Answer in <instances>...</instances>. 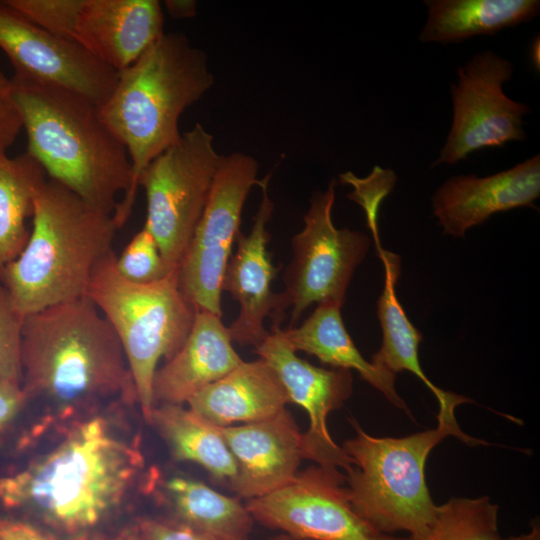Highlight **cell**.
<instances>
[{
  "instance_id": "obj_24",
  "label": "cell",
  "mask_w": 540,
  "mask_h": 540,
  "mask_svg": "<svg viewBox=\"0 0 540 540\" xmlns=\"http://www.w3.org/2000/svg\"><path fill=\"white\" fill-rule=\"evenodd\" d=\"M427 20L419 40L459 43L477 35L529 22L539 14V0H425Z\"/></svg>"
},
{
  "instance_id": "obj_33",
  "label": "cell",
  "mask_w": 540,
  "mask_h": 540,
  "mask_svg": "<svg viewBox=\"0 0 540 540\" xmlns=\"http://www.w3.org/2000/svg\"><path fill=\"white\" fill-rule=\"evenodd\" d=\"M135 525L140 540H221L172 519L146 517Z\"/></svg>"
},
{
  "instance_id": "obj_32",
  "label": "cell",
  "mask_w": 540,
  "mask_h": 540,
  "mask_svg": "<svg viewBox=\"0 0 540 540\" xmlns=\"http://www.w3.org/2000/svg\"><path fill=\"white\" fill-rule=\"evenodd\" d=\"M23 129L13 98L11 80L0 71V161L8 157V149Z\"/></svg>"
},
{
  "instance_id": "obj_6",
  "label": "cell",
  "mask_w": 540,
  "mask_h": 540,
  "mask_svg": "<svg viewBox=\"0 0 540 540\" xmlns=\"http://www.w3.org/2000/svg\"><path fill=\"white\" fill-rule=\"evenodd\" d=\"M436 428L404 437H375L353 421L356 435L342 449L352 459L345 484L355 511L381 533L419 536L434 520L438 505L429 492L425 465L431 450L448 436L488 445L465 434L455 415H438Z\"/></svg>"
},
{
  "instance_id": "obj_2",
  "label": "cell",
  "mask_w": 540,
  "mask_h": 540,
  "mask_svg": "<svg viewBox=\"0 0 540 540\" xmlns=\"http://www.w3.org/2000/svg\"><path fill=\"white\" fill-rule=\"evenodd\" d=\"M21 364L28 401L43 399L48 407L23 439L24 447L99 412L105 402H137L118 336L87 296L24 317Z\"/></svg>"
},
{
  "instance_id": "obj_5",
  "label": "cell",
  "mask_w": 540,
  "mask_h": 540,
  "mask_svg": "<svg viewBox=\"0 0 540 540\" xmlns=\"http://www.w3.org/2000/svg\"><path fill=\"white\" fill-rule=\"evenodd\" d=\"M213 84L207 54L178 32L164 33L118 72L115 88L99 112L127 149L136 190L147 166L180 140L181 114Z\"/></svg>"
},
{
  "instance_id": "obj_29",
  "label": "cell",
  "mask_w": 540,
  "mask_h": 540,
  "mask_svg": "<svg viewBox=\"0 0 540 540\" xmlns=\"http://www.w3.org/2000/svg\"><path fill=\"white\" fill-rule=\"evenodd\" d=\"M4 1L42 29L56 36L75 41V28L84 0Z\"/></svg>"
},
{
  "instance_id": "obj_36",
  "label": "cell",
  "mask_w": 540,
  "mask_h": 540,
  "mask_svg": "<svg viewBox=\"0 0 540 540\" xmlns=\"http://www.w3.org/2000/svg\"><path fill=\"white\" fill-rule=\"evenodd\" d=\"M196 2L193 0H166L165 7L174 19L191 18L196 15Z\"/></svg>"
},
{
  "instance_id": "obj_34",
  "label": "cell",
  "mask_w": 540,
  "mask_h": 540,
  "mask_svg": "<svg viewBox=\"0 0 540 540\" xmlns=\"http://www.w3.org/2000/svg\"><path fill=\"white\" fill-rule=\"evenodd\" d=\"M27 402L20 381L0 383V445Z\"/></svg>"
},
{
  "instance_id": "obj_21",
  "label": "cell",
  "mask_w": 540,
  "mask_h": 540,
  "mask_svg": "<svg viewBox=\"0 0 540 540\" xmlns=\"http://www.w3.org/2000/svg\"><path fill=\"white\" fill-rule=\"evenodd\" d=\"M171 512L172 520L221 540H248L254 519L237 496L224 495L195 479L163 478L150 470L143 483Z\"/></svg>"
},
{
  "instance_id": "obj_38",
  "label": "cell",
  "mask_w": 540,
  "mask_h": 540,
  "mask_svg": "<svg viewBox=\"0 0 540 540\" xmlns=\"http://www.w3.org/2000/svg\"><path fill=\"white\" fill-rule=\"evenodd\" d=\"M113 540H140L136 525L124 527L118 532Z\"/></svg>"
},
{
  "instance_id": "obj_23",
  "label": "cell",
  "mask_w": 540,
  "mask_h": 540,
  "mask_svg": "<svg viewBox=\"0 0 540 540\" xmlns=\"http://www.w3.org/2000/svg\"><path fill=\"white\" fill-rule=\"evenodd\" d=\"M342 306L335 301L320 302L300 326L281 329V334L295 352L302 351L315 356L332 368L357 371L390 403L412 417L396 391V375L375 367L354 344L342 320Z\"/></svg>"
},
{
  "instance_id": "obj_15",
  "label": "cell",
  "mask_w": 540,
  "mask_h": 540,
  "mask_svg": "<svg viewBox=\"0 0 540 540\" xmlns=\"http://www.w3.org/2000/svg\"><path fill=\"white\" fill-rule=\"evenodd\" d=\"M271 174L259 180L262 199L247 235L239 233L236 252L231 255L221 283V290L229 292L239 303L237 318L228 327L232 341L240 345L258 347L268 336L264 326L266 317L280 324L287 309L282 293L272 291V281L278 269L272 265L267 244L270 234L266 229L274 203L268 195Z\"/></svg>"
},
{
  "instance_id": "obj_39",
  "label": "cell",
  "mask_w": 540,
  "mask_h": 540,
  "mask_svg": "<svg viewBox=\"0 0 540 540\" xmlns=\"http://www.w3.org/2000/svg\"><path fill=\"white\" fill-rule=\"evenodd\" d=\"M532 61L534 67L539 70V37L537 36L532 43Z\"/></svg>"
},
{
  "instance_id": "obj_11",
  "label": "cell",
  "mask_w": 540,
  "mask_h": 540,
  "mask_svg": "<svg viewBox=\"0 0 540 540\" xmlns=\"http://www.w3.org/2000/svg\"><path fill=\"white\" fill-rule=\"evenodd\" d=\"M456 74L458 81L450 87L452 125L432 167L454 165L475 151L526 140L523 117L531 108L503 90L514 74L510 60L492 50L477 52L457 67Z\"/></svg>"
},
{
  "instance_id": "obj_35",
  "label": "cell",
  "mask_w": 540,
  "mask_h": 540,
  "mask_svg": "<svg viewBox=\"0 0 540 540\" xmlns=\"http://www.w3.org/2000/svg\"><path fill=\"white\" fill-rule=\"evenodd\" d=\"M0 540H59L30 522L0 516Z\"/></svg>"
},
{
  "instance_id": "obj_9",
  "label": "cell",
  "mask_w": 540,
  "mask_h": 540,
  "mask_svg": "<svg viewBox=\"0 0 540 540\" xmlns=\"http://www.w3.org/2000/svg\"><path fill=\"white\" fill-rule=\"evenodd\" d=\"M250 155H222L202 215L178 267L180 289L197 310L222 317L221 283L240 233L247 196L258 185Z\"/></svg>"
},
{
  "instance_id": "obj_30",
  "label": "cell",
  "mask_w": 540,
  "mask_h": 540,
  "mask_svg": "<svg viewBox=\"0 0 540 540\" xmlns=\"http://www.w3.org/2000/svg\"><path fill=\"white\" fill-rule=\"evenodd\" d=\"M24 317L0 282V383L22 382L21 344Z\"/></svg>"
},
{
  "instance_id": "obj_40",
  "label": "cell",
  "mask_w": 540,
  "mask_h": 540,
  "mask_svg": "<svg viewBox=\"0 0 540 540\" xmlns=\"http://www.w3.org/2000/svg\"><path fill=\"white\" fill-rule=\"evenodd\" d=\"M270 540H301V539H296V538H294L292 536H289V535L283 533V534H280L278 536H275V537L271 538Z\"/></svg>"
},
{
  "instance_id": "obj_18",
  "label": "cell",
  "mask_w": 540,
  "mask_h": 540,
  "mask_svg": "<svg viewBox=\"0 0 540 540\" xmlns=\"http://www.w3.org/2000/svg\"><path fill=\"white\" fill-rule=\"evenodd\" d=\"M163 25L157 0H84L74 40L120 72L164 34Z\"/></svg>"
},
{
  "instance_id": "obj_20",
  "label": "cell",
  "mask_w": 540,
  "mask_h": 540,
  "mask_svg": "<svg viewBox=\"0 0 540 540\" xmlns=\"http://www.w3.org/2000/svg\"><path fill=\"white\" fill-rule=\"evenodd\" d=\"M290 403L275 370L262 358L243 361L187 402L189 408L218 427L271 418Z\"/></svg>"
},
{
  "instance_id": "obj_25",
  "label": "cell",
  "mask_w": 540,
  "mask_h": 540,
  "mask_svg": "<svg viewBox=\"0 0 540 540\" xmlns=\"http://www.w3.org/2000/svg\"><path fill=\"white\" fill-rule=\"evenodd\" d=\"M151 425L168 446L173 460L196 463L231 487L236 463L218 426L189 407L167 403L155 405Z\"/></svg>"
},
{
  "instance_id": "obj_26",
  "label": "cell",
  "mask_w": 540,
  "mask_h": 540,
  "mask_svg": "<svg viewBox=\"0 0 540 540\" xmlns=\"http://www.w3.org/2000/svg\"><path fill=\"white\" fill-rule=\"evenodd\" d=\"M46 174L28 153L0 161V273L24 249L34 198Z\"/></svg>"
},
{
  "instance_id": "obj_3",
  "label": "cell",
  "mask_w": 540,
  "mask_h": 540,
  "mask_svg": "<svg viewBox=\"0 0 540 540\" xmlns=\"http://www.w3.org/2000/svg\"><path fill=\"white\" fill-rule=\"evenodd\" d=\"M13 98L27 136V151L49 179L121 228L136 189L127 149L102 120L99 106L72 91L12 77Z\"/></svg>"
},
{
  "instance_id": "obj_17",
  "label": "cell",
  "mask_w": 540,
  "mask_h": 540,
  "mask_svg": "<svg viewBox=\"0 0 540 540\" xmlns=\"http://www.w3.org/2000/svg\"><path fill=\"white\" fill-rule=\"evenodd\" d=\"M540 196V156L486 177L458 175L448 178L434 193L433 215L444 232L464 237L468 229L495 213L533 207Z\"/></svg>"
},
{
  "instance_id": "obj_13",
  "label": "cell",
  "mask_w": 540,
  "mask_h": 540,
  "mask_svg": "<svg viewBox=\"0 0 540 540\" xmlns=\"http://www.w3.org/2000/svg\"><path fill=\"white\" fill-rule=\"evenodd\" d=\"M0 48L14 67L13 77L63 88L96 105L110 96L118 72L73 40L35 25L0 1Z\"/></svg>"
},
{
  "instance_id": "obj_12",
  "label": "cell",
  "mask_w": 540,
  "mask_h": 540,
  "mask_svg": "<svg viewBox=\"0 0 540 540\" xmlns=\"http://www.w3.org/2000/svg\"><path fill=\"white\" fill-rule=\"evenodd\" d=\"M254 521L301 540H407L376 530L353 508L345 475L312 465L285 486L245 503Z\"/></svg>"
},
{
  "instance_id": "obj_19",
  "label": "cell",
  "mask_w": 540,
  "mask_h": 540,
  "mask_svg": "<svg viewBox=\"0 0 540 540\" xmlns=\"http://www.w3.org/2000/svg\"><path fill=\"white\" fill-rule=\"evenodd\" d=\"M242 362L222 317L207 310H197L181 349L155 372L154 405H183Z\"/></svg>"
},
{
  "instance_id": "obj_1",
  "label": "cell",
  "mask_w": 540,
  "mask_h": 540,
  "mask_svg": "<svg viewBox=\"0 0 540 540\" xmlns=\"http://www.w3.org/2000/svg\"><path fill=\"white\" fill-rule=\"evenodd\" d=\"M58 443L24 467L0 473V504L27 511L71 540L116 515L137 483L144 457L115 420L97 412L56 433Z\"/></svg>"
},
{
  "instance_id": "obj_7",
  "label": "cell",
  "mask_w": 540,
  "mask_h": 540,
  "mask_svg": "<svg viewBox=\"0 0 540 540\" xmlns=\"http://www.w3.org/2000/svg\"><path fill=\"white\" fill-rule=\"evenodd\" d=\"M112 251L96 267L86 296L110 323L123 348L143 418L151 424L153 379L186 341L197 309L183 294L178 269L146 284L123 278Z\"/></svg>"
},
{
  "instance_id": "obj_4",
  "label": "cell",
  "mask_w": 540,
  "mask_h": 540,
  "mask_svg": "<svg viewBox=\"0 0 540 540\" xmlns=\"http://www.w3.org/2000/svg\"><path fill=\"white\" fill-rule=\"evenodd\" d=\"M118 229L113 214L46 179L34 198L29 239L0 273L15 309L27 316L86 296L96 267L113 251Z\"/></svg>"
},
{
  "instance_id": "obj_10",
  "label": "cell",
  "mask_w": 540,
  "mask_h": 540,
  "mask_svg": "<svg viewBox=\"0 0 540 540\" xmlns=\"http://www.w3.org/2000/svg\"><path fill=\"white\" fill-rule=\"evenodd\" d=\"M335 187L332 179L326 191L310 198L304 228L292 238V258L284 271L282 292L287 308H291L290 327L313 303L344 304L352 276L371 244L360 231L334 226Z\"/></svg>"
},
{
  "instance_id": "obj_22",
  "label": "cell",
  "mask_w": 540,
  "mask_h": 540,
  "mask_svg": "<svg viewBox=\"0 0 540 540\" xmlns=\"http://www.w3.org/2000/svg\"><path fill=\"white\" fill-rule=\"evenodd\" d=\"M378 255L382 261L385 281L382 294L377 301V316L382 330V344L372 355L371 363L387 372L395 374L409 371L417 376L435 395L439 402L438 413H455L458 405L471 402L464 396L447 392L434 385L425 375L419 361L421 332L407 317L396 294V285L401 273L400 257L380 246L379 238L374 239Z\"/></svg>"
},
{
  "instance_id": "obj_16",
  "label": "cell",
  "mask_w": 540,
  "mask_h": 540,
  "mask_svg": "<svg viewBox=\"0 0 540 540\" xmlns=\"http://www.w3.org/2000/svg\"><path fill=\"white\" fill-rule=\"evenodd\" d=\"M218 429L236 463L231 488L240 499L272 493L296 476L302 433L286 408L265 420Z\"/></svg>"
},
{
  "instance_id": "obj_37",
  "label": "cell",
  "mask_w": 540,
  "mask_h": 540,
  "mask_svg": "<svg viewBox=\"0 0 540 540\" xmlns=\"http://www.w3.org/2000/svg\"><path fill=\"white\" fill-rule=\"evenodd\" d=\"M501 540H540V527L534 523L529 532L517 536H509Z\"/></svg>"
},
{
  "instance_id": "obj_8",
  "label": "cell",
  "mask_w": 540,
  "mask_h": 540,
  "mask_svg": "<svg viewBox=\"0 0 540 540\" xmlns=\"http://www.w3.org/2000/svg\"><path fill=\"white\" fill-rule=\"evenodd\" d=\"M213 136L197 123L142 172L144 227L156 240L167 268L178 269L202 215L221 160Z\"/></svg>"
},
{
  "instance_id": "obj_14",
  "label": "cell",
  "mask_w": 540,
  "mask_h": 540,
  "mask_svg": "<svg viewBox=\"0 0 540 540\" xmlns=\"http://www.w3.org/2000/svg\"><path fill=\"white\" fill-rule=\"evenodd\" d=\"M254 352L275 370L290 403L301 406L309 417V427L301 435L303 459L322 467L349 470L352 459L331 437L327 418L350 397L351 371L317 367L299 358L282 336L280 324L272 325L268 336Z\"/></svg>"
},
{
  "instance_id": "obj_27",
  "label": "cell",
  "mask_w": 540,
  "mask_h": 540,
  "mask_svg": "<svg viewBox=\"0 0 540 540\" xmlns=\"http://www.w3.org/2000/svg\"><path fill=\"white\" fill-rule=\"evenodd\" d=\"M498 505L489 496L453 497L438 505L434 520L407 540H501Z\"/></svg>"
},
{
  "instance_id": "obj_31",
  "label": "cell",
  "mask_w": 540,
  "mask_h": 540,
  "mask_svg": "<svg viewBox=\"0 0 540 540\" xmlns=\"http://www.w3.org/2000/svg\"><path fill=\"white\" fill-rule=\"evenodd\" d=\"M342 184L354 187L347 197L358 203L365 211L369 229L378 227V211L381 202L393 190L397 176L392 169L375 165L365 178H359L348 171L339 175Z\"/></svg>"
},
{
  "instance_id": "obj_28",
  "label": "cell",
  "mask_w": 540,
  "mask_h": 540,
  "mask_svg": "<svg viewBox=\"0 0 540 540\" xmlns=\"http://www.w3.org/2000/svg\"><path fill=\"white\" fill-rule=\"evenodd\" d=\"M115 266L123 278L138 284L160 280L173 271L167 268L156 240L144 226L116 256Z\"/></svg>"
}]
</instances>
